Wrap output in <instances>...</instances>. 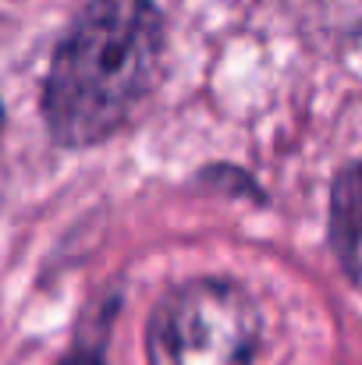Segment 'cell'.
I'll return each mask as SVG.
<instances>
[{
	"mask_svg": "<svg viewBox=\"0 0 362 365\" xmlns=\"http://www.w3.org/2000/svg\"><path fill=\"white\" fill-rule=\"evenodd\" d=\"M167 25L156 0H89L54 50L43 118L61 145H96L118 135L153 93Z\"/></svg>",
	"mask_w": 362,
	"mask_h": 365,
	"instance_id": "cell-1",
	"label": "cell"
},
{
	"mask_svg": "<svg viewBox=\"0 0 362 365\" xmlns=\"http://www.w3.org/2000/svg\"><path fill=\"white\" fill-rule=\"evenodd\" d=\"M259 305L231 277H192L160 294L146 323L149 365H252Z\"/></svg>",
	"mask_w": 362,
	"mask_h": 365,
	"instance_id": "cell-2",
	"label": "cell"
},
{
	"mask_svg": "<svg viewBox=\"0 0 362 365\" xmlns=\"http://www.w3.org/2000/svg\"><path fill=\"white\" fill-rule=\"evenodd\" d=\"M331 248L341 273L362 291V160L345 163L331 181Z\"/></svg>",
	"mask_w": 362,
	"mask_h": 365,
	"instance_id": "cell-3",
	"label": "cell"
},
{
	"mask_svg": "<svg viewBox=\"0 0 362 365\" xmlns=\"http://www.w3.org/2000/svg\"><path fill=\"white\" fill-rule=\"evenodd\" d=\"M323 4V14H327V25H338L341 32H362V0H320Z\"/></svg>",
	"mask_w": 362,
	"mask_h": 365,
	"instance_id": "cell-4",
	"label": "cell"
},
{
	"mask_svg": "<svg viewBox=\"0 0 362 365\" xmlns=\"http://www.w3.org/2000/svg\"><path fill=\"white\" fill-rule=\"evenodd\" d=\"M0 131H4V103H0Z\"/></svg>",
	"mask_w": 362,
	"mask_h": 365,
	"instance_id": "cell-5",
	"label": "cell"
}]
</instances>
